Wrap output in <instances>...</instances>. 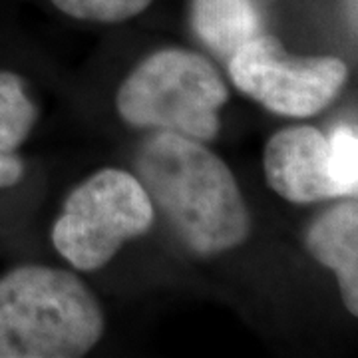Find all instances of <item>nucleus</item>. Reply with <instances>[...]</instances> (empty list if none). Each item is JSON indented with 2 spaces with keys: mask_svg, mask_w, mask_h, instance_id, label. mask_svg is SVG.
<instances>
[{
  "mask_svg": "<svg viewBox=\"0 0 358 358\" xmlns=\"http://www.w3.org/2000/svg\"><path fill=\"white\" fill-rule=\"evenodd\" d=\"M237 88L279 115L322 112L345 86L348 70L334 56H291L268 34H259L229 58Z\"/></svg>",
  "mask_w": 358,
  "mask_h": 358,
  "instance_id": "obj_5",
  "label": "nucleus"
},
{
  "mask_svg": "<svg viewBox=\"0 0 358 358\" xmlns=\"http://www.w3.org/2000/svg\"><path fill=\"white\" fill-rule=\"evenodd\" d=\"M24 173L22 162L10 152H0V187L16 185Z\"/></svg>",
  "mask_w": 358,
  "mask_h": 358,
  "instance_id": "obj_12",
  "label": "nucleus"
},
{
  "mask_svg": "<svg viewBox=\"0 0 358 358\" xmlns=\"http://www.w3.org/2000/svg\"><path fill=\"white\" fill-rule=\"evenodd\" d=\"M329 169L338 197H355L358 189V138L357 129L338 126L327 138Z\"/></svg>",
  "mask_w": 358,
  "mask_h": 358,
  "instance_id": "obj_10",
  "label": "nucleus"
},
{
  "mask_svg": "<svg viewBox=\"0 0 358 358\" xmlns=\"http://www.w3.org/2000/svg\"><path fill=\"white\" fill-rule=\"evenodd\" d=\"M102 333V308L76 275L30 265L0 279V358L84 357Z\"/></svg>",
  "mask_w": 358,
  "mask_h": 358,
  "instance_id": "obj_2",
  "label": "nucleus"
},
{
  "mask_svg": "<svg viewBox=\"0 0 358 358\" xmlns=\"http://www.w3.org/2000/svg\"><path fill=\"white\" fill-rule=\"evenodd\" d=\"M154 217L140 179L122 169H102L68 195L52 241L72 267L96 271L126 241L150 229Z\"/></svg>",
  "mask_w": 358,
  "mask_h": 358,
  "instance_id": "obj_4",
  "label": "nucleus"
},
{
  "mask_svg": "<svg viewBox=\"0 0 358 358\" xmlns=\"http://www.w3.org/2000/svg\"><path fill=\"white\" fill-rule=\"evenodd\" d=\"M68 16L94 22H124L143 13L152 0H52Z\"/></svg>",
  "mask_w": 358,
  "mask_h": 358,
  "instance_id": "obj_11",
  "label": "nucleus"
},
{
  "mask_svg": "<svg viewBox=\"0 0 358 358\" xmlns=\"http://www.w3.org/2000/svg\"><path fill=\"white\" fill-rule=\"evenodd\" d=\"M265 176L268 185L291 203L338 197L329 169V141L310 126L281 129L268 140Z\"/></svg>",
  "mask_w": 358,
  "mask_h": 358,
  "instance_id": "obj_6",
  "label": "nucleus"
},
{
  "mask_svg": "<svg viewBox=\"0 0 358 358\" xmlns=\"http://www.w3.org/2000/svg\"><path fill=\"white\" fill-rule=\"evenodd\" d=\"M192 24L195 34L225 58L261 34V16L251 0H192Z\"/></svg>",
  "mask_w": 358,
  "mask_h": 358,
  "instance_id": "obj_8",
  "label": "nucleus"
},
{
  "mask_svg": "<svg viewBox=\"0 0 358 358\" xmlns=\"http://www.w3.org/2000/svg\"><path fill=\"white\" fill-rule=\"evenodd\" d=\"M307 247L324 267L333 268L348 313L358 315V207L357 201L327 211L308 229Z\"/></svg>",
  "mask_w": 358,
  "mask_h": 358,
  "instance_id": "obj_7",
  "label": "nucleus"
},
{
  "mask_svg": "<svg viewBox=\"0 0 358 358\" xmlns=\"http://www.w3.org/2000/svg\"><path fill=\"white\" fill-rule=\"evenodd\" d=\"M143 189L179 237L201 255L241 245L251 215L235 176L197 140L159 129L138 155Z\"/></svg>",
  "mask_w": 358,
  "mask_h": 358,
  "instance_id": "obj_1",
  "label": "nucleus"
},
{
  "mask_svg": "<svg viewBox=\"0 0 358 358\" xmlns=\"http://www.w3.org/2000/svg\"><path fill=\"white\" fill-rule=\"evenodd\" d=\"M227 88L203 56L167 48L145 58L117 92L120 115L138 128L176 131L193 140L217 136Z\"/></svg>",
  "mask_w": 358,
  "mask_h": 358,
  "instance_id": "obj_3",
  "label": "nucleus"
},
{
  "mask_svg": "<svg viewBox=\"0 0 358 358\" xmlns=\"http://www.w3.org/2000/svg\"><path fill=\"white\" fill-rule=\"evenodd\" d=\"M36 122V108L24 82L16 74L0 72V152H13L28 138Z\"/></svg>",
  "mask_w": 358,
  "mask_h": 358,
  "instance_id": "obj_9",
  "label": "nucleus"
}]
</instances>
